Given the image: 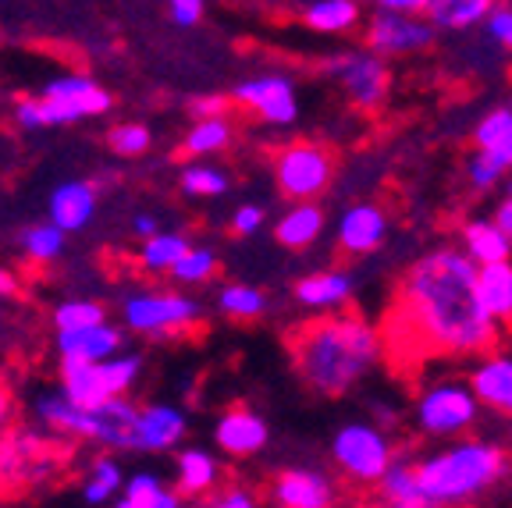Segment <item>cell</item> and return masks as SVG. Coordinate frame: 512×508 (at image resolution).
Wrapping results in <instances>:
<instances>
[{
	"mask_svg": "<svg viewBox=\"0 0 512 508\" xmlns=\"http://www.w3.org/2000/svg\"><path fill=\"white\" fill-rule=\"evenodd\" d=\"M203 508H260L256 494H249L246 487H228V491L210 494V501Z\"/></svg>",
	"mask_w": 512,
	"mask_h": 508,
	"instance_id": "47",
	"label": "cell"
},
{
	"mask_svg": "<svg viewBox=\"0 0 512 508\" xmlns=\"http://www.w3.org/2000/svg\"><path fill=\"white\" fill-rule=\"evenodd\" d=\"M509 128H512V104H498V107H491V111H484L477 118V125H473V150H477V146L498 143Z\"/></svg>",
	"mask_w": 512,
	"mask_h": 508,
	"instance_id": "42",
	"label": "cell"
},
{
	"mask_svg": "<svg viewBox=\"0 0 512 508\" xmlns=\"http://www.w3.org/2000/svg\"><path fill=\"white\" fill-rule=\"evenodd\" d=\"M200 317V302L182 292H132L121 302L125 327L146 338H175L200 324Z\"/></svg>",
	"mask_w": 512,
	"mask_h": 508,
	"instance_id": "11",
	"label": "cell"
},
{
	"mask_svg": "<svg viewBox=\"0 0 512 508\" xmlns=\"http://www.w3.org/2000/svg\"><path fill=\"white\" fill-rule=\"evenodd\" d=\"M498 0H434L427 18L438 32H470L488 22Z\"/></svg>",
	"mask_w": 512,
	"mask_h": 508,
	"instance_id": "28",
	"label": "cell"
},
{
	"mask_svg": "<svg viewBox=\"0 0 512 508\" xmlns=\"http://www.w3.org/2000/svg\"><path fill=\"white\" fill-rule=\"evenodd\" d=\"M267 295L264 288H253V285H242V281H232V285H224L217 292V310L228 313L232 320H260L267 313Z\"/></svg>",
	"mask_w": 512,
	"mask_h": 508,
	"instance_id": "36",
	"label": "cell"
},
{
	"mask_svg": "<svg viewBox=\"0 0 512 508\" xmlns=\"http://www.w3.org/2000/svg\"><path fill=\"white\" fill-rule=\"evenodd\" d=\"M32 416L50 434L68 437V441H93L111 452H139V405L128 402V395L107 398L104 405L72 402L61 388L40 391L32 402Z\"/></svg>",
	"mask_w": 512,
	"mask_h": 508,
	"instance_id": "4",
	"label": "cell"
},
{
	"mask_svg": "<svg viewBox=\"0 0 512 508\" xmlns=\"http://www.w3.org/2000/svg\"><path fill=\"white\" fill-rule=\"evenodd\" d=\"M15 292H18V278L11 274V270L0 267V299H11Z\"/></svg>",
	"mask_w": 512,
	"mask_h": 508,
	"instance_id": "52",
	"label": "cell"
},
{
	"mask_svg": "<svg viewBox=\"0 0 512 508\" xmlns=\"http://www.w3.org/2000/svg\"><path fill=\"white\" fill-rule=\"evenodd\" d=\"M96 207H100V192L86 178H72V182H61L47 199V221H54L61 231H82L93 224Z\"/></svg>",
	"mask_w": 512,
	"mask_h": 508,
	"instance_id": "20",
	"label": "cell"
},
{
	"mask_svg": "<svg viewBox=\"0 0 512 508\" xmlns=\"http://www.w3.org/2000/svg\"><path fill=\"white\" fill-rule=\"evenodd\" d=\"M232 135H235V128L228 114H224V118H200V121H192L189 132L182 135V150L189 153L192 160H210L232 146Z\"/></svg>",
	"mask_w": 512,
	"mask_h": 508,
	"instance_id": "30",
	"label": "cell"
},
{
	"mask_svg": "<svg viewBox=\"0 0 512 508\" xmlns=\"http://www.w3.org/2000/svg\"><path fill=\"white\" fill-rule=\"evenodd\" d=\"M324 75L342 89L349 107L360 114H374L392 96V68L370 47H345L324 61Z\"/></svg>",
	"mask_w": 512,
	"mask_h": 508,
	"instance_id": "10",
	"label": "cell"
},
{
	"mask_svg": "<svg viewBox=\"0 0 512 508\" xmlns=\"http://www.w3.org/2000/svg\"><path fill=\"white\" fill-rule=\"evenodd\" d=\"M11 420H15V398H11V391L0 384V437L11 430Z\"/></svg>",
	"mask_w": 512,
	"mask_h": 508,
	"instance_id": "50",
	"label": "cell"
},
{
	"mask_svg": "<svg viewBox=\"0 0 512 508\" xmlns=\"http://www.w3.org/2000/svg\"><path fill=\"white\" fill-rule=\"evenodd\" d=\"M367 508H420V505H395V501H381V498H377L374 505H367Z\"/></svg>",
	"mask_w": 512,
	"mask_h": 508,
	"instance_id": "53",
	"label": "cell"
},
{
	"mask_svg": "<svg viewBox=\"0 0 512 508\" xmlns=\"http://www.w3.org/2000/svg\"><path fill=\"white\" fill-rule=\"evenodd\" d=\"M384 242H388V214H384L377 203H352V207L338 217L335 246L345 260L374 256Z\"/></svg>",
	"mask_w": 512,
	"mask_h": 508,
	"instance_id": "17",
	"label": "cell"
},
{
	"mask_svg": "<svg viewBox=\"0 0 512 508\" xmlns=\"http://www.w3.org/2000/svg\"><path fill=\"white\" fill-rule=\"evenodd\" d=\"M107 310L93 299H64L54 310V327L57 331H75V327L104 324Z\"/></svg>",
	"mask_w": 512,
	"mask_h": 508,
	"instance_id": "41",
	"label": "cell"
},
{
	"mask_svg": "<svg viewBox=\"0 0 512 508\" xmlns=\"http://www.w3.org/2000/svg\"><path fill=\"white\" fill-rule=\"evenodd\" d=\"M207 4L210 0H164L171 25H178V29H192V25H200L203 15H207Z\"/></svg>",
	"mask_w": 512,
	"mask_h": 508,
	"instance_id": "44",
	"label": "cell"
},
{
	"mask_svg": "<svg viewBox=\"0 0 512 508\" xmlns=\"http://www.w3.org/2000/svg\"><path fill=\"white\" fill-rule=\"evenodd\" d=\"M64 239H68V231H61L54 221H43V224H32V228L22 231V249L29 260L54 263L57 256L64 253Z\"/></svg>",
	"mask_w": 512,
	"mask_h": 508,
	"instance_id": "37",
	"label": "cell"
},
{
	"mask_svg": "<svg viewBox=\"0 0 512 508\" xmlns=\"http://www.w3.org/2000/svg\"><path fill=\"white\" fill-rule=\"evenodd\" d=\"M267 214L260 203H242L239 210L232 214V231L239 235V239H249V235H256V231L264 228Z\"/></svg>",
	"mask_w": 512,
	"mask_h": 508,
	"instance_id": "46",
	"label": "cell"
},
{
	"mask_svg": "<svg viewBox=\"0 0 512 508\" xmlns=\"http://www.w3.org/2000/svg\"><path fill=\"white\" fill-rule=\"evenodd\" d=\"M189 249L192 242L185 235H178V231H157V235L143 239V246H139V267L150 270V274H171Z\"/></svg>",
	"mask_w": 512,
	"mask_h": 508,
	"instance_id": "34",
	"label": "cell"
},
{
	"mask_svg": "<svg viewBox=\"0 0 512 508\" xmlns=\"http://www.w3.org/2000/svg\"><path fill=\"white\" fill-rule=\"evenodd\" d=\"M480 420V402L470 381L441 377L416 391L413 398V427L420 437L431 441H456L466 437Z\"/></svg>",
	"mask_w": 512,
	"mask_h": 508,
	"instance_id": "7",
	"label": "cell"
},
{
	"mask_svg": "<svg viewBox=\"0 0 512 508\" xmlns=\"http://www.w3.org/2000/svg\"><path fill=\"white\" fill-rule=\"evenodd\" d=\"M221 484V462L207 448H178L175 452V491L182 498H207Z\"/></svg>",
	"mask_w": 512,
	"mask_h": 508,
	"instance_id": "25",
	"label": "cell"
},
{
	"mask_svg": "<svg viewBox=\"0 0 512 508\" xmlns=\"http://www.w3.org/2000/svg\"><path fill=\"white\" fill-rule=\"evenodd\" d=\"M61 391L72 398V402L86 405V409L104 405L107 398H114L104 381L100 363H82V359H61Z\"/></svg>",
	"mask_w": 512,
	"mask_h": 508,
	"instance_id": "27",
	"label": "cell"
},
{
	"mask_svg": "<svg viewBox=\"0 0 512 508\" xmlns=\"http://www.w3.org/2000/svg\"><path fill=\"white\" fill-rule=\"evenodd\" d=\"M72 462L68 437L50 434L47 427H11L0 437V498L47 487Z\"/></svg>",
	"mask_w": 512,
	"mask_h": 508,
	"instance_id": "6",
	"label": "cell"
},
{
	"mask_svg": "<svg viewBox=\"0 0 512 508\" xmlns=\"http://www.w3.org/2000/svg\"><path fill=\"white\" fill-rule=\"evenodd\" d=\"M480 32H484V40H488L495 50L512 54V4L509 0H498L495 11L488 15V22L480 25Z\"/></svg>",
	"mask_w": 512,
	"mask_h": 508,
	"instance_id": "43",
	"label": "cell"
},
{
	"mask_svg": "<svg viewBox=\"0 0 512 508\" xmlns=\"http://www.w3.org/2000/svg\"><path fill=\"white\" fill-rule=\"evenodd\" d=\"M381 501H395V505H420L427 508L424 501V487H420V473H416V459H395L388 466V473L381 477V484L374 487Z\"/></svg>",
	"mask_w": 512,
	"mask_h": 508,
	"instance_id": "31",
	"label": "cell"
},
{
	"mask_svg": "<svg viewBox=\"0 0 512 508\" xmlns=\"http://www.w3.org/2000/svg\"><path fill=\"white\" fill-rule=\"evenodd\" d=\"M370 11H402V15H427L434 0H363Z\"/></svg>",
	"mask_w": 512,
	"mask_h": 508,
	"instance_id": "48",
	"label": "cell"
},
{
	"mask_svg": "<svg viewBox=\"0 0 512 508\" xmlns=\"http://www.w3.org/2000/svg\"><path fill=\"white\" fill-rule=\"evenodd\" d=\"M100 370H104V381L114 398L128 395V391L136 388L139 374H143V356L139 352H114L111 359L100 363Z\"/></svg>",
	"mask_w": 512,
	"mask_h": 508,
	"instance_id": "38",
	"label": "cell"
},
{
	"mask_svg": "<svg viewBox=\"0 0 512 508\" xmlns=\"http://www.w3.org/2000/svg\"><path fill=\"white\" fill-rule=\"evenodd\" d=\"M57 352H61V359L104 363L114 352H121V327L104 320V324L75 327V331H57Z\"/></svg>",
	"mask_w": 512,
	"mask_h": 508,
	"instance_id": "22",
	"label": "cell"
},
{
	"mask_svg": "<svg viewBox=\"0 0 512 508\" xmlns=\"http://www.w3.org/2000/svg\"><path fill=\"white\" fill-rule=\"evenodd\" d=\"M132 231H136L139 239H150V235H157L160 231V221L153 214H136L132 217Z\"/></svg>",
	"mask_w": 512,
	"mask_h": 508,
	"instance_id": "51",
	"label": "cell"
},
{
	"mask_svg": "<svg viewBox=\"0 0 512 508\" xmlns=\"http://www.w3.org/2000/svg\"><path fill=\"white\" fill-rule=\"evenodd\" d=\"M356 274L345 267L313 270L306 278L292 285V299L303 306L306 313H342L349 310V302L356 299Z\"/></svg>",
	"mask_w": 512,
	"mask_h": 508,
	"instance_id": "16",
	"label": "cell"
},
{
	"mask_svg": "<svg viewBox=\"0 0 512 508\" xmlns=\"http://www.w3.org/2000/svg\"><path fill=\"white\" fill-rule=\"evenodd\" d=\"M512 175V128L491 146H477L466 160V182L473 192H491Z\"/></svg>",
	"mask_w": 512,
	"mask_h": 508,
	"instance_id": "26",
	"label": "cell"
},
{
	"mask_svg": "<svg viewBox=\"0 0 512 508\" xmlns=\"http://www.w3.org/2000/svg\"><path fill=\"white\" fill-rule=\"evenodd\" d=\"M107 146L118 157H143L153 146V132L143 125V121H121L107 132Z\"/></svg>",
	"mask_w": 512,
	"mask_h": 508,
	"instance_id": "40",
	"label": "cell"
},
{
	"mask_svg": "<svg viewBox=\"0 0 512 508\" xmlns=\"http://www.w3.org/2000/svg\"><path fill=\"white\" fill-rule=\"evenodd\" d=\"M271 441V427L260 413L235 405L228 413H221V420L214 423V445L232 459H249V455L264 452Z\"/></svg>",
	"mask_w": 512,
	"mask_h": 508,
	"instance_id": "19",
	"label": "cell"
},
{
	"mask_svg": "<svg viewBox=\"0 0 512 508\" xmlns=\"http://www.w3.org/2000/svg\"><path fill=\"white\" fill-rule=\"evenodd\" d=\"M125 491V473H121V462L111 455H100V459L89 462V473L82 480V498L86 505H111L118 501V494Z\"/></svg>",
	"mask_w": 512,
	"mask_h": 508,
	"instance_id": "33",
	"label": "cell"
},
{
	"mask_svg": "<svg viewBox=\"0 0 512 508\" xmlns=\"http://www.w3.org/2000/svg\"><path fill=\"white\" fill-rule=\"evenodd\" d=\"M232 96H224V93H200V96H192L189 100V114L192 121H200V118H224V114H232Z\"/></svg>",
	"mask_w": 512,
	"mask_h": 508,
	"instance_id": "45",
	"label": "cell"
},
{
	"mask_svg": "<svg viewBox=\"0 0 512 508\" xmlns=\"http://www.w3.org/2000/svg\"><path fill=\"white\" fill-rule=\"evenodd\" d=\"M260 4H292V0H260Z\"/></svg>",
	"mask_w": 512,
	"mask_h": 508,
	"instance_id": "54",
	"label": "cell"
},
{
	"mask_svg": "<svg viewBox=\"0 0 512 508\" xmlns=\"http://www.w3.org/2000/svg\"><path fill=\"white\" fill-rule=\"evenodd\" d=\"M502 342V324L480 302V267L459 246H434L395 288L384 349L413 363L477 359Z\"/></svg>",
	"mask_w": 512,
	"mask_h": 508,
	"instance_id": "1",
	"label": "cell"
},
{
	"mask_svg": "<svg viewBox=\"0 0 512 508\" xmlns=\"http://www.w3.org/2000/svg\"><path fill=\"white\" fill-rule=\"evenodd\" d=\"M114 508H182V494L164 487V480L153 473H136L125 480V491L118 494Z\"/></svg>",
	"mask_w": 512,
	"mask_h": 508,
	"instance_id": "32",
	"label": "cell"
},
{
	"mask_svg": "<svg viewBox=\"0 0 512 508\" xmlns=\"http://www.w3.org/2000/svg\"><path fill=\"white\" fill-rule=\"evenodd\" d=\"M459 249L477 267L512 260V239L505 235L495 217H470V221H463V228H459Z\"/></svg>",
	"mask_w": 512,
	"mask_h": 508,
	"instance_id": "24",
	"label": "cell"
},
{
	"mask_svg": "<svg viewBox=\"0 0 512 508\" xmlns=\"http://www.w3.org/2000/svg\"><path fill=\"white\" fill-rule=\"evenodd\" d=\"M111 89H104L86 72H61L43 82L40 96L15 100V125L22 132H47V128L79 125L89 118H104L111 111Z\"/></svg>",
	"mask_w": 512,
	"mask_h": 508,
	"instance_id": "5",
	"label": "cell"
},
{
	"mask_svg": "<svg viewBox=\"0 0 512 508\" xmlns=\"http://www.w3.org/2000/svg\"><path fill=\"white\" fill-rule=\"evenodd\" d=\"M217 267H221V260H217L214 249L192 246L189 253L178 260V267L171 270V278H175L178 285H207V281L217 274Z\"/></svg>",
	"mask_w": 512,
	"mask_h": 508,
	"instance_id": "39",
	"label": "cell"
},
{
	"mask_svg": "<svg viewBox=\"0 0 512 508\" xmlns=\"http://www.w3.org/2000/svg\"><path fill=\"white\" fill-rule=\"evenodd\" d=\"M324 228H328V214H324L317 199H310V203H292L274 221V239H278V246L292 249V253H303L324 235Z\"/></svg>",
	"mask_w": 512,
	"mask_h": 508,
	"instance_id": "23",
	"label": "cell"
},
{
	"mask_svg": "<svg viewBox=\"0 0 512 508\" xmlns=\"http://www.w3.org/2000/svg\"><path fill=\"white\" fill-rule=\"evenodd\" d=\"M438 36L441 32L427 15H402V11H370L363 25V47L381 54L384 61L424 54Z\"/></svg>",
	"mask_w": 512,
	"mask_h": 508,
	"instance_id": "13",
	"label": "cell"
},
{
	"mask_svg": "<svg viewBox=\"0 0 512 508\" xmlns=\"http://www.w3.org/2000/svg\"><path fill=\"white\" fill-rule=\"evenodd\" d=\"M495 217L498 224H502V231L512 239V178L505 182V189H502V196H498V203H495Z\"/></svg>",
	"mask_w": 512,
	"mask_h": 508,
	"instance_id": "49",
	"label": "cell"
},
{
	"mask_svg": "<svg viewBox=\"0 0 512 508\" xmlns=\"http://www.w3.org/2000/svg\"><path fill=\"white\" fill-rule=\"evenodd\" d=\"M288 356L299 381L320 398H342L360 388L384 356V334L360 313L310 317L288 334Z\"/></svg>",
	"mask_w": 512,
	"mask_h": 508,
	"instance_id": "2",
	"label": "cell"
},
{
	"mask_svg": "<svg viewBox=\"0 0 512 508\" xmlns=\"http://www.w3.org/2000/svg\"><path fill=\"white\" fill-rule=\"evenodd\" d=\"M338 171V157L328 143H317V139H296V143H285L274 153L271 175L274 185L285 199L292 203H310L320 199L331 189Z\"/></svg>",
	"mask_w": 512,
	"mask_h": 508,
	"instance_id": "9",
	"label": "cell"
},
{
	"mask_svg": "<svg viewBox=\"0 0 512 508\" xmlns=\"http://www.w3.org/2000/svg\"><path fill=\"white\" fill-rule=\"evenodd\" d=\"M509 466V452L488 437H456L416 459L427 508H470L502 484Z\"/></svg>",
	"mask_w": 512,
	"mask_h": 508,
	"instance_id": "3",
	"label": "cell"
},
{
	"mask_svg": "<svg viewBox=\"0 0 512 508\" xmlns=\"http://www.w3.org/2000/svg\"><path fill=\"white\" fill-rule=\"evenodd\" d=\"M480 302L505 327H512V260L480 267Z\"/></svg>",
	"mask_w": 512,
	"mask_h": 508,
	"instance_id": "29",
	"label": "cell"
},
{
	"mask_svg": "<svg viewBox=\"0 0 512 508\" xmlns=\"http://www.w3.org/2000/svg\"><path fill=\"white\" fill-rule=\"evenodd\" d=\"M232 104L253 114L267 128H288L299 121V86L285 72H256L235 82Z\"/></svg>",
	"mask_w": 512,
	"mask_h": 508,
	"instance_id": "12",
	"label": "cell"
},
{
	"mask_svg": "<svg viewBox=\"0 0 512 508\" xmlns=\"http://www.w3.org/2000/svg\"><path fill=\"white\" fill-rule=\"evenodd\" d=\"M274 508H338V484L317 466H288L271 480Z\"/></svg>",
	"mask_w": 512,
	"mask_h": 508,
	"instance_id": "14",
	"label": "cell"
},
{
	"mask_svg": "<svg viewBox=\"0 0 512 508\" xmlns=\"http://www.w3.org/2000/svg\"><path fill=\"white\" fill-rule=\"evenodd\" d=\"M296 18L313 36L345 40L367 25V4L363 0H296Z\"/></svg>",
	"mask_w": 512,
	"mask_h": 508,
	"instance_id": "18",
	"label": "cell"
},
{
	"mask_svg": "<svg viewBox=\"0 0 512 508\" xmlns=\"http://www.w3.org/2000/svg\"><path fill=\"white\" fill-rule=\"evenodd\" d=\"M466 381H470L480 409H488L502 420H512V352L491 349L477 356Z\"/></svg>",
	"mask_w": 512,
	"mask_h": 508,
	"instance_id": "15",
	"label": "cell"
},
{
	"mask_svg": "<svg viewBox=\"0 0 512 508\" xmlns=\"http://www.w3.org/2000/svg\"><path fill=\"white\" fill-rule=\"evenodd\" d=\"M395 459L399 452H395L392 437L374 420H349L331 437V462L349 484L377 487Z\"/></svg>",
	"mask_w": 512,
	"mask_h": 508,
	"instance_id": "8",
	"label": "cell"
},
{
	"mask_svg": "<svg viewBox=\"0 0 512 508\" xmlns=\"http://www.w3.org/2000/svg\"><path fill=\"white\" fill-rule=\"evenodd\" d=\"M178 185H182V192L189 199H217L228 192V171L217 164H210V160H192V164L182 167V178H178Z\"/></svg>",
	"mask_w": 512,
	"mask_h": 508,
	"instance_id": "35",
	"label": "cell"
},
{
	"mask_svg": "<svg viewBox=\"0 0 512 508\" xmlns=\"http://www.w3.org/2000/svg\"><path fill=\"white\" fill-rule=\"evenodd\" d=\"M185 434H189V420L178 405L150 402L139 409V452H178Z\"/></svg>",
	"mask_w": 512,
	"mask_h": 508,
	"instance_id": "21",
	"label": "cell"
}]
</instances>
